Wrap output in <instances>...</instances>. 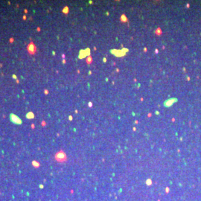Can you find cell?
I'll list each match as a JSON object with an SVG mask.
<instances>
[{
	"instance_id": "cell-1",
	"label": "cell",
	"mask_w": 201,
	"mask_h": 201,
	"mask_svg": "<svg viewBox=\"0 0 201 201\" xmlns=\"http://www.w3.org/2000/svg\"><path fill=\"white\" fill-rule=\"evenodd\" d=\"M27 49H28V52H29L31 54H34L36 53V50H37L36 45H34L33 43H30L28 44V47H27Z\"/></svg>"
},
{
	"instance_id": "cell-2",
	"label": "cell",
	"mask_w": 201,
	"mask_h": 201,
	"mask_svg": "<svg viewBox=\"0 0 201 201\" xmlns=\"http://www.w3.org/2000/svg\"><path fill=\"white\" fill-rule=\"evenodd\" d=\"M10 118L11 122L14 124H22V120L20 119L19 117L14 114H11L10 115Z\"/></svg>"
},
{
	"instance_id": "cell-3",
	"label": "cell",
	"mask_w": 201,
	"mask_h": 201,
	"mask_svg": "<svg viewBox=\"0 0 201 201\" xmlns=\"http://www.w3.org/2000/svg\"><path fill=\"white\" fill-rule=\"evenodd\" d=\"M26 117H27L28 118H34V115L31 112H29L26 115Z\"/></svg>"
},
{
	"instance_id": "cell-4",
	"label": "cell",
	"mask_w": 201,
	"mask_h": 201,
	"mask_svg": "<svg viewBox=\"0 0 201 201\" xmlns=\"http://www.w3.org/2000/svg\"><path fill=\"white\" fill-rule=\"evenodd\" d=\"M13 78H15V79H17V76H16V75H13Z\"/></svg>"
}]
</instances>
